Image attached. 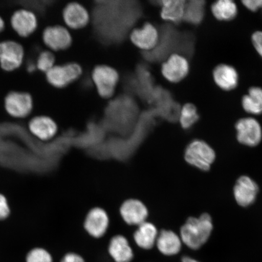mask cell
I'll list each match as a JSON object with an SVG mask.
<instances>
[{
	"label": "cell",
	"instance_id": "1",
	"mask_svg": "<svg viewBox=\"0 0 262 262\" xmlns=\"http://www.w3.org/2000/svg\"><path fill=\"white\" fill-rule=\"evenodd\" d=\"M212 229L211 216L205 213L199 218L188 219L180 229V238L189 248L198 250L208 241Z\"/></svg>",
	"mask_w": 262,
	"mask_h": 262
},
{
	"label": "cell",
	"instance_id": "2",
	"mask_svg": "<svg viewBox=\"0 0 262 262\" xmlns=\"http://www.w3.org/2000/svg\"><path fill=\"white\" fill-rule=\"evenodd\" d=\"M92 79L98 95L107 99L116 93L120 75L116 69L110 66L100 64L95 67L92 72Z\"/></svg>",
	"mask_w": 262,
	"mask_h": 262
},
{
	"label": "cell",
	"instance_id": "3",
	"mask_svg": "<svg viewBox=\"0 0 262 262\" xmlns=\"http://www.w3.org/2000/svg\"><path fill=\"white\" fill-rule=\"evenodd\" d=\"M185 159L189 165L202 171H208L214 162L215 153L204 141L195 140L186 147Z\"/></svg>",
	"mask_w": 262,
	"mask_h": 262
},
{
	"label": "cell",
	"instance_id": "4",
	"mask_svg": "<svg viewBox=\"0 0 262 262\" xmlns=\"http://www.w3.org/2000/svg\"><path fill=\"white\" fill-rule=\"evenodd\" d=\"M83 74V68L74 62L63 65L55 64L47 73L48 83L56 88H64L76 81Z\"/></svg>",
	"mask_w": 262,
	"mask_h": 262
},
{
	"label": "cell",
	"instance_id": "5",
	"mask_svg": "<svg viewBox=\"0 0 262 262\" xmlns=\"http://www.w3.org/2000/svg\"><path fill=\"white\" fill-rule=\"evenodd\" d=\"M237 139L245 146H257L262 139V129L257 120L252 117L243 118L235 124Z\"/></svg>",
	"mask_w": 262,
	"mask_h": 262
},
{
	"label": "cell",
	"instance_id": "6",
	"mask_svg": "<svg viewBox=\"0 0 262 262\" xmlns=\"http://www.w3.org/2000/svg\"><path fill=\"white\" fill-rule=\"evenodd\" d=\"M189 72V62L184 56L173 54L162 65L161 73L164 78L171 83H177L187 76Z\"/></svg>",
	"mask_w": 262,
	"mask_h": 262
},
{
	"label": "cell",
	"instance_id": "7",
	"mask_svg": "<svg viewBox=\"0 0 262 262\" xmlns=\"http://www.w3.org/2000/svg\"><path fill=\"white\" fill-rule=\"evenodd\" d=\"M24 55V48L18 42H0V66L3 70L11 72L20 67Z\"/></svg>",
	"mask_w": 262,
	"mask_h": 262
},
{
	"label": "cell",
	"instance_id": "8",
	"mask_svg": "<svg viewBox=\"0 0 262 262\" xmlns=\"http://www.w3.org/2000/svg\"><path fill=\"white\" fill-rule=\"evenodd\" d=\"M5 106L10 116L21 119L32 112L34 103L30 94L24 92H11L5 98Z\"/></svg>",
	"mask_w": 262,
	"mask_h": 262
},
{
	"label": "cell",
	"instance_id": "9",
	"mask_svg": "<svg viewBox=\"0 0 262 262\" xmlns=\"http://www.w3.org/2000/svg\"><path fill=\"white\" fill-rule=\"evenodd\" d=\"M110 219L102 208H92L85 217L83 227L91 237L99 238L104 236L110 227Z\"/></svg>",
	"mask_w": 262,
	"mask_h": 262
},
{
	"label": "cell",
	"instance_id": "10",
	"mask_svg": "<svg viewBox=\"0 0 262 262\" xmlns=\"http://www.w3.org/2000/svg\"><path fill=\"white\" fill-rule=\"evenodd\" d=\"M42 40L52 51L67 50L73 44V37L70 31L64 26H49L42 34Z\"/></svg>",
	"mask_w": 262,
	"mask_h": 262
},
{
	"label": "cell",
	"instance_id": "11",
	"mask_svg": "<svg viewBox=\"0 0 262 262\" xmlns=\"http://www.w3.org/2000/svg\"><path fill=\"white\" fill-rule=\"evenodd\" d=\"M119 211L121 217L126 224L137 227L146 222L149 215L146 205L137 199L124 201L120 206Z\"/></svg>",
	"mask_w": 262,
	"mask_h": 262
},
{
	"label": "cell",
	"instance_id": "12",
	"mask_svg": "<svg viewBox=\"0 0 262 262\" xmlns=\"http://www.w3.org/2000/svg\"><path fill=\"white\" fill-rule=\"evenodd\" d=\"M159 38L158 30L150 23H145L142 27L134 29L130 34L132 43L143 51L155 49L159 43Z\"/></svg>",
	"mask_w": 262,
	"mask_h": 262
},
{
	"label": "cell",
	"instance_id": "13",
	"mask_svg": "<svg viewBox=\"0 0 262 262\" xmlns=\"http://www.w3.org/2000/svg\"><path fill=\"white\" fill-rule=\"evenodd\" d=\"M63 18L69 28L79 30L89 24L90 15L84 6L77 2H72L65 6Z\"/></svg>",
	"mask_w": 262,
	"mask_h": 262
},
{
	"label": "cell",
	"instance_id": "14",
	"mask_svg": "<svg viewBox=\"0 0 262 262\" xmlns=\"http://www.w3.org/2000/svg\"><path fill=\"white\" fill-rule=\"evenodd\" d=\"M258 192L257 183L248 176H242L234 188V196L237 204L243 207L253 204Z\"/></svg>",
	"mask_w": 262,
	"mask_h": 262
},
{
	"label": "cell",
	"instance_id": "15",
	"mask_svg": "<svg viewBox=\"0 0 262 262\" xmlns=\"http://www.w3.org/2000/svg\"><path fill=\"white\" fill-rule=\"evenodd\" d=\"M11 25L16 34L21 37H27L37 29V18L34 13L29 10H18L12 16Z\"/></svg>",
	"mask_w": 262,
	"mask_h": 262
},
{
	"label": "cell",
	"instance_id": "16",
	"mask_svg": "<svg viewBox=\"0 0 262 262\" xmlns=\"http://www.w3.org/2000/svg\"><path fill=\"white\" fill-rule=\"evenodd\" d=\"M29 128L31 133L38 139L47 141L56 135L58 126L56 122L48 116H37L30 121Z\"/></svg>",
	"mask_w": 262,
	"mask_h": 262
},
{
	"label": "cell",
	"instance_id": "17",
	"mask_svg": "<svg viewBox=\"0 0 262 262\" xmlns=\"http://www.w3.org/2000/svg\"><path fill=\"white\" fill-rule=\"evenodd\" d=\"M213 78L217 86L222 90L232 91L238 84V74L235 69L231 65L221 64L213 71Z\"/></svg>",
	"mask_w": 262,
	"mask_h": 262
},
{
	"label": "cell",
	"instance_id": "18",
	"mask_svg": "<svg viewBox=\"0 0 262 262\" xmlns=\"http://www.w3.org/2000/svg\"><path fill=\"white\" fill-rule=\"evenodd\" d=\"M108 252L116 262H130L134 258L133 249L122 235H115L111 239Z\"/></svg>",
	"mask_w": 262,
	"mask_h": 262
},
{
	"label": "cell",
	"instance_id": "19",
	"mask_svg": "<svg viewBox=\"0 0 262 262\" xmlns=\"http://www.w3.org/2000/svg\"><path fill=\"white\" fill-rule=\"evenodd\" d=\"M158 231L152 223L145 222L138 226L134 234L136 244L144 250H150L156 244Z\"/></svg>",
	"mask_w": 262,
	"mask_h": 262
},
{
	"label": "cell",
	"instance_id": "20",
	"mask_svg": "<svg viewBox=\"0 0 262 262\" xmlns=\"http://www.w3.org/2000/svg\"><path fill=\"white\" fill-rule=\"evenodd\" d=\"M156 245L160 253L165 255H173L181 250L182 240L174 232L164 229L158 235Z\"/></svg>",
	"mask_w": 262,
	"mask_h": 262
},
{
	"label": "cell",
	"instance_id": "21",
	"mask_svg": "<svg viewBox=\"0 0 262 262\" xmlns=\"http://www.w3.org/2000/svg\"><path fill=\"white\" fill-rule=\"evenodd\" d=\"M160 16L164 20L178 24L183 19L186 1L184 0H165L162 1Z\"/></svg>",
	"mask_w": 262,
	"mask_h": 262
},
{
	"label": "cell",
	"instance_id": "22",
	"mask_svg": "<svg viewBox=\"0 0 262 262\" xmlns=\"http://www.w3.org/2000/svg\"><path fill=\"white\" fill-rule=\"evenodd\" d=\"M211 11L218 20L228 21L235 18L238 9L236 4L231 0H219L212 5Z\"/></svg>",
	"mask_w": 262,
	"mask_h": 262
},
{
	"label": "cell",
	"instance_id": "23",
	"mask_svg": "<svg viewBox=\"0 0 262 262\" xmlns=\"http://www.w3.org/2000/svg\"><path fill=\"white\" fill-rule=\"evenodd\" d=\"M242 107L246 112L254 114H262V89L259 87H252L247 95L242 98Z\"/></svg>",
	"mask_w": 262,
	"mask_h": 262
},
{
	"label": "cell",
	"instance_id": "24",
	"mask_svg": "<svg viewBox=\"0 0 262 262\" xmlns=\"http://www.w3.org/2000/svg\"><path fill=\"white\" fill-rule=\"evenodd\" d=\"M205 4V2L202 0L186 2L183 20L192 25L201 24L204 18Z\"/></svg>",
	"mask_w": 262,
	"mask_h": 262
},
{
	"label": "cell",
	"instance_id": "25",
	"mask_svg": "<svg viewBox=\"0 0 262 262\" xmlns=\"http://www.w3.org/2000/svg\"><path fill=\"white\" fill-rule=\"evenodd\" d=\"M199 119V115L194 104L186 103L180 110V125L184 129H188L194 125Z\"/></svg>",
	"mask_w": 262,
	"mask_h": 262
},
{
	"label": "cell",
	"instance_id": "26",
	"mask_svg": "<svg viewBox=\"0 0 262 262\" xmlns=\"http://www.w3.org/2000/svg\"><path fill=\"white\" fill-rule=\"evenodd\" d=\"M55 65V57L51 51H44L39 55L37 67L42 73H47Z\"/></svg>",
	"mask_w": 262,
	"mask_h": 262
},
{
	"label": "cell",
	"instance_id": "27",
	"mask_svg": "<svg viewBox=\"0 0 262 262\" xmlns=\"http://www.w3.org/2000/svg\"><path fill=\"white\" fill-rule=\"evenodd\" d=\"M27 262H52L50 253L43 248L33 249L26 257Z\"/></svg>",
	"mask_w": 262,
	"mask_h": 262
},
{
	"label": "cell",
	"instance_id": "28",
	"mask_svg": "<svg viewBox=\"0 0 262 262\" xmlns=\"http://www.w3.org/2000/svg\"><path fill=\"white\" fill-rule=\"evenodd\" d=\"M11 212L7 199L2 194H0V221H4L9 217Z\"/></svg>",
	"mask_w": 262,
	"mask_h": 262
},
{
	"label": "cell",
	"instance_id": "29",
	"mask_svg": "<svg viewBox=\"0 0 262 262\" xmlns=\"http://www.w3.org/2000/svg\"><path fill=\"white\" fill-rule=\"evenodd\" d=\"M252 42L254 47L262 58V31H256L252 35Z\"/></svg>",
	"mask_w": 262,
	"mask_h": 262
},
{
	"label": "cell",
	"instance_id": "30",
	"mask_svg": "<svg viewBox=\"0 0 262 262\" xmlns=\"http://www.w3.org/2000/svg\"><path fill=\"white\" fill-rule=\"evenodd\" d=\"M242 4L251 12H257L262 9V0H244Z\"/></svg>",
	"mask_w": 262,
	"mask_h": 262
},
{
	"label": "cell",
	"instance_id": "31",
	"mask_svg": "<svg viewBox=\"0 0 262 262\" xmlns=\"http://www.w3.org/2000/svg\"><path fill=\"white\" fill-rule=\"evenodd\" d=\"M61 262H85L83 258L79 254L70 253L66 254Z\"/></svg>",
	"mask_w": 262,
	"mask_h": 262
},
{
	"label": "cell",
	"instance_id": "32",
	"mask_svg": "<svg viewBox=\"0 0 262 262\" xmlns=\"http://www.w3.org/2000/svg\"><path fill=\"white\" fill-rule=\"evenodd\" d=\"M182 262H199L189 257H183L182 260Z\"/></svg>",
	"mask_w": 262,
	"mask_h": 262
},
{
	"label": "cell",
	"instance_id": "33",
	"mask_svg": "<svg viewBox=\"0 0 262 262\" xmlns=\"http://www.w3.org/2000/svg\"><path fill=\"white\" fill-rule=\"evenodd\" d=\"M5 28V23L3 21V19L2 18L1 16H0V33H1L3 29Z\"/></svg>",
	"mask_w": 262,
	"mask_h": 262
}]
</instances>
